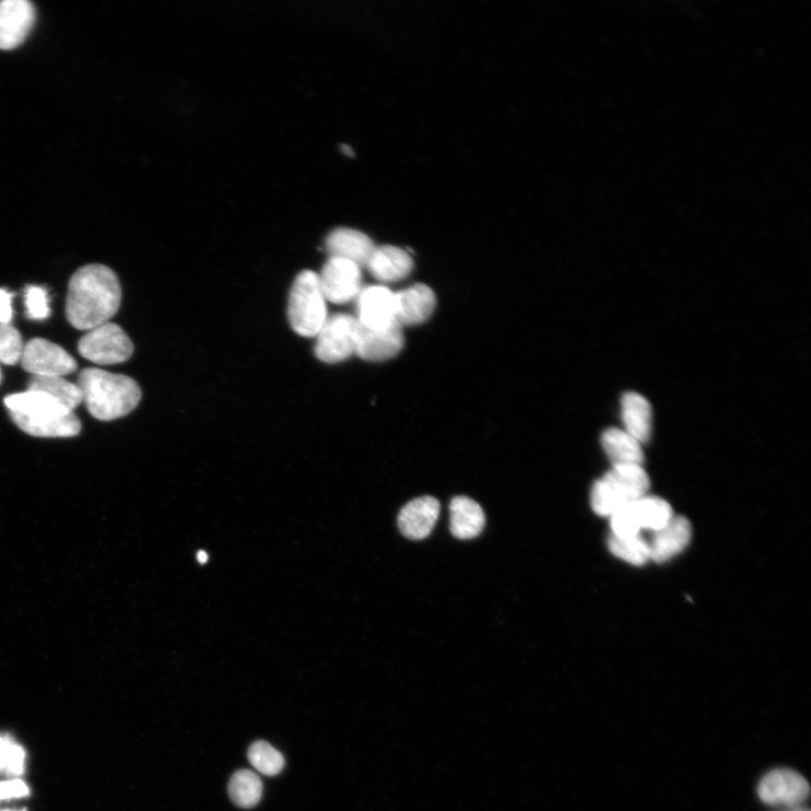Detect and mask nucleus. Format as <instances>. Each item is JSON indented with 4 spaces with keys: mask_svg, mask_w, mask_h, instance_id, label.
<instances>
[{
    "mask_svg": "<svg viewBox=\"0 0 811 811\" xmlns=\"http://www.w3.org/2000/svg\"><path fill=\"white\" fill-rule=\"evenodd\" d=\"M121 301L122 289L117 274L104 266H86L70 279L67 318L80 330H92L108 322L119 312Z\"/></svg>",
    "mask_w": 811,
    "mask_h": 811,
    "instance_id": "nucleus-1",
    "label": "nucleus"
},
{
    "mask_svg": "<svg viewBox=\"0 0 811 811\" xmlns=\"http://www.w3.org/2000/svg\"><path fill=\"white\" fill-rule=\"evenodd\" d=\"M79 388L91 415L108 422L127 416L137 409L141 389L130 377L87 367L79 378Z\"/></svg>",
    "mask_w": 811,
    "mask_h": 811,
    "instance_id": "nucleus-2",
    "label": "nucleus"
},
{
    "mask_svg": "<svg viewBox=\"0 0 811 811\" xmlns=\"http://www.w3.org/2000/svg\"><path fill=\"white\" fill-rule=\"evenodd\" d=\"M650 487L647 472L638 466L613 467L595 484L591 506L600 516H610L646 496Z\"/></svg>",
    "mask_w": 811,
    "mask_h": 811,
    "instance_id": "nucleus-3",
    "label": "nucleus"
},
{
    "mask_svg": "<svg viewBox=\"0 0 811 811\" xmlns=\"http://www.w3.org/2000/svg\"><path fill=\"white\" fill-rule=\"evenodd\" d=\"M287 316L294 331L304 338H316L326 322L327 305L317 273L303 271L294 280L289 297Z\"/></svg>",
    "mask_w": 811,
    "mask_h": 811,
    "instance_id": "nucleus-4",
    "label": "nucleus"
},
{
    "mask_svg": "<svg viewBox=\"0 0 811 811\" xmlns=\"http://www.w3.org/2000/svg\"><path fill=\"white\" fill-rule=\"evenodd\" d=\"M134 348L126 331L116 324L106 322L92 330L80 341V354L99 365L128 361Z\"/></svg>",
    "mask_w": 811,
    "mask_h": 811,
    "instance_id": "nucleus-5",
    "label": "nucleus"
},
{
    "mask_svg": "<svg viewBox=\"0 0 811 811\" xmlns=\"http://www.w3.org/2000/svg\"><path fill=\"white\" fill-rule=\"evenodd\" d=\"M357 320L348 314L329 316L320 329L315 345L318 360L336 364L355 354Z\"/></svg>",
    "mask_w": 811,
    "mask_h": 811,
    "instance_id": "nucleus-6",
    "label": "nucleus"
},
{
    "mask_svg": "<svg viewBox=\"0 0 811 811\" xmlns=\"http://www.w3.org/2000/svg\"><path fill=\"white\" fill-rule=\"evenodd\" d=\"M24 371L39 377H63L78 371V362L61 346L34 339L24 345L21 359Z\"/></svg>",
    "mask_w": 811,
    "mask_h": 811,
    "instance_id": "nucleus-7",
    "label": "nucleus"
},
{
    "mask_svg": "<svg viewBox=\"0 0 811 811\" xmlns=\"http://www.w3.org/2000/svg\"><path fill=\"white\" fill-rule=\"evenodd\" d=\"M318 277L324 297L331 304H348L362 290L361 268L343 258L330 257Z\"/></svg>",
    "mask_w": 811,
    "mask_h": 811,
    "instance_id": "nucleus-8",
    "label": "nucleus"
},
{
    "mask_svg": "<svg viewBox=\"0 0 811 811\" xmlns=\"http://www.w3.org/2000/svg\"><path fill=\"white\" fill-rule=\"evenodd\" d=\"M757 794L766 804L798 808L809 797L810 788L801 774L789 768H778L764 776Z\"/></svg>",
    "mask_w": 811,
    "mask_h": 811,
    "instance_id": "nucleus-9",
    "label": "nucleus"
},
{
    "mask_svg": "<svg viewBox=\"0 0 811 811\" xmlns=\"http://www.w3.org/2000/svg\"><path fill=\"white\" fill-rule=\"evenodd\" d=\"M356 320L371 329H386L396 320V296L383 285L362 287L356 298Z\"/></svg>",
    "mask_w": 811,
    "mask_h": 811,
    "instance_id": "nucleus-10",
    "label": "nucleus"
},
{
    "mask_svg": "<svg viewBox=\"0 0 811 811\" xmlns=\"http://www.w3.org/2000/svg\"><path fill=\"white\" fill-rule=\"evenodd\" d=\"M36 20V11L28 0L0 2V50H14L27 39Z\"/></svg>",
    "mask_w": 811,
    "mask_h": 811,
    "instance_id": "nucleus-11",
    "label": "nucleus"
},
{
    "mask_svg": "<svg viewBox=\"0 0 811 811\" xmlns=\"http://www.w3.org/2000/svg\"><path fill=\"white\" fill-rule=\"evenodd\" d=\"M402 327L398 324L386 329H371L357 321L355 354L372 362L395 357L403 348Z\"/></svg>",
    "mask_w": 811,
    "mask_h": 811,
    "instance_id": "nucleus-12",
    "label": "nucleus"
},
{
    "mask_svg": "<svg viewBox=\"0 0 811 811\" xmlns=\"http://www.w3.org/2000/svg\"><path fill=\"white\" fill-rule=\"evenodd\" d=\"M396 296V320L399 326H416L425 322L434 313L436 297L425 284H414Z\"/></svg>",
    "mask_w": 811,
    "mask_h": 811,
    "instance_id": "nucleus-13",
    "label": "nucleus"
},
{
    "mask_svg": "<svg viewBox=\"0 0 811 811\" xmlns=\"http://www.w3.org/2000/svg\"><path fill=\"white\" fill-rule=\"evenodd\" d=\"M692 539V526L684 516H673L663 528L653 532L649 543L650 561L662 564L681 554Z\"/></svg>",
    "mask_w": 811,
    "mask_h": 811,
    "instance_id": "nucleus-14",
    "label": "nucleus"
},
{
    "mask_svg": "<svg viewBox=\"0 0 811 811\" xmlns=\"http://www.w3.org/2000/svg\"><path fill=\"white\" fill-rule=\"evenodd\" d=\"M438 516V501L423 496L402 507L398 516V527L405 538L423 540L433 531Z\"/></svg>",
    "mask_w": 811,
    "mask_h": 811,
    "instance_id": "nucleus-15",
    "label": "nucleus"
},
{
    "mask_svg": "<svg viewBox=\"0 0 811 811\" xmlns=\"http://www.w3.org/2000/svg\"><path fill=\"white\" fill-rule=\"evenodd\" d=\"M376 247L371 237L351 228H338L326 239V249L330 257L343 258L360 268H366Z\"/></svg>",
    "mask_w": 811,
    "mask_h": 811,
    "instance_id": "nucleus-16",
    "label": "nucleus"
},
{
    "mask_svg": "<svg viewBox=\"0 0 811 811\" xmlns=\"http://www.w3.org/2000/svg\"><path fill=\"white\" fill-rule=\"evenodd\" d=\"M11 418L23 432L36 437H72L82 430V423L73 412L42 416L11 413Z\"/></svg>",
    "mask_w": 811,
    "mask_h": 811,
    "instance_id": "nucleus-17",
    "label": "nucleus"
},
{
    "mask_svg": "<svg viewBox=\"0 0 811 811\" xmlns=\"http://www.w3.org/2000/svg\"><path fill=\"white\" fill-rule=\"evenodd\" d=\"M374 278L385 283H393L408 278L414 268L411 255L396 246L376 247L366 266Z\"/></svg>",
    "mask_w": 811,
    "mask_h": 811,
    "instance_id": "nucleus-18",
    "label": "nucleus"
},
{
    "mask_svg": "<svg viewBox=\"0 0 811 811\" xmlns=\"http://www.w3.org/2000/svg\"><path fill=\"white\" fill-rule=\"evenodd\" d=\"M486 525L484 509L473 499L458 496L450 504V530L460 540H471L481 534Z\"/></svg>",
    "mask_w": 811,
    "mask_h": 811,
    "instance_id": "nucleus-19",
    "label": "nucleus"
},
{
    "mask_svg": "<svg viewBox=\"0 0 811 811\" xmlns=\"http://www.w3.org/2000/svg\"><path fill=\"white\" fill-rule=\"evenodd\" d=\"M602 446L613 467H643L645 455L639 440L619 428H609L602 434Z\"/></svg>",
    "mask_w": 811,
    "mask_h": 811,
    "instance_id": "nucleus-20",
    "label": "nucleus"
},
{
    "mask_svg": "<svg viewBox=\"0 0 811 811\" xmlns=\"http://www.w3.org/2000/svg\"><path fill=\"white\" fill-rule=\"evenodd\" d=\"M622 421L625 432L640 444H646L651 434L653 410L650 402L642 395L626 392L622 397Z\"/></svg>",
    "mask_w": 811,
    "mask_h": 811,
    "instance_id": "nucleus-21",
    "label": "nucleus"
},
{
    "mask_svg": "<svg viewBox=\"0 0 811 811\" xmlns=\"http://www.w3.org/2000/svg\"><path fill=\"white\" fill-rule=\"evenodd\" d=\"M5 404L11 413L27 416H42L71 412L63 408V405L51 396L42 391L27 390L23 393L8 396L5 398Z\"/></svg>",
    "mask_w": 811,
    "mask_h": 811,
    "instance_id": "nucleus-22",
    "label": "nucleus"
},
{
    "mask_svg": "<svg viewBox=\"0 0 811 811\" xmlns=\"http://www.w3.org/2000/svg\"><path fill=\"white\" fill-rule=\"evenodd\" d=\"M640 530L653 532L666 527L674 516L672 506L657 496H644L630 505Z\"/></svg>",
    "mask_w": 811,
    "mask_h": 811,
    "instance_id": "nucleus-23",
    "label": "nucleus"
},
{
    "mask_svg": "<svg viewBox=\"0 0 811 811\" xmlns=\"http://www.w3.org/2000/svg\"><path fill=\"white\" fill-rule=\"evenodd\" d=\"M28 391H42L73 412L83 401V395L79 386L68 383L63 377H39L33 376L28 381Z\"/></svg>",
    "mask_w": 811,
    "mask_h": 811,
    "instance_id": "nucleus-24",
    "label": "nucleus"
},
{
    "mask_svg": "<svg viewBox=\"0 0 811 811\" xmlns=\"http://www.w3.org/2000/svg\"><path fill=\"white\" fill-rule=\"evenodd\" d=\"M228 791L236 806L249 809L261 801L263 783L256 773L249 769H240L232 777Z\"/></svg>",
    "mask_w": 811,
    "mask_h": 811,
    "instance_id": "nucleus-25",
    "label": "nucleus"
},
{
    "mask_svg": "<svg viewBox=\"0 0 811 811\" xmlns=\"http://www.w3.org/2000/svg\"><path fill=\"white\" fill-rule=\"evenodd\" d=\"M608 546L616 559L634 566H644L650 561L648 541L640 536L619 538L610 536Z\"/></svg>",
    "mask_w": 811,
    "mask_h": 811,
    "instance_id": "nucleus-26",
    "label": "nucleus"
},
{
    "mask_svg": "<svg viewBox=\"0 0 811 811\" xmlns=\"http://www.w3.org/2000/svg\"><path fill=\"white\" fill-rule=\"evenodd\" d=\"M249 763L268 777H275L284 767L283 755L271 744L257 741L248 750Z\"/></svg>",
    "mask_w": 811,
    "mask_h": 811,
    "instance_id": "nucleus-27",
    "label": "nucleus"
},
{
    "mask_svg": "<svg viewBox=\"0 0 811 811\" xmlns=\"http://www.w3.org/2000/svg\"><path fill=\"white\" fill-rule=\"evenodd\" d=\"M26 753L11 736H0V772L11 777L23 776Z\"/></svg>",
    "mask_w": 811,
    "mask_h": 811,
    "instance_id": "nucleus-28",
    "label": "nucleus"
},
{
    "mask_svg": "<svg viewBox=\"0 0 811 811\" xmlns=\"http://www.w3.org/2000/svg\"><path fill=\"white\" fill-rule=\"evenodd\" d=\"M23 351L20 331L11 324H0V362L15 365L21 361Z\"/></svg>",
    "mask_w": 811,
    "mask_h": 811,
    "instance_id": "nucleus-29",
    "label": "nucleus"
},
{
    "mask_svg": "<svg viewBox=\"0 0 811 811\" xmlns=\"http://www.w3.org/2000/svg\"><path fill=\"white\" fill-rule=\"evenodd\" d=\"M50 299L47 290L28 285L25 289L26 316L33 320H45L50 314Z\"/></svg>",
    "mask_w": 811,
    "mask_h": 811,
    "instance_id": "nucleus-30",
    "label": "nucleus"
},
{
    "mask_svg": "<svg viewBox=\"0 0 811 811\" xmlns=\"http://www.w3.org/2000/svg\"><path fill=\"white\" fill-rule=\"evenodd\" d=\"M28 796V786L20 779L0 783V801L13 798H24Z\"/></svg>",
    "mask_w": 811,
    "mask_h": 811,
    "instance_id": "nucleus-31",
    "label": "nucleus"
},
{
    "mask_svg": "<svg viewBox=\"0 0 811 811\" xmlns=\"http://www.w3.org/2000/svg\"><path fill=\"white\" fill-rule=\"evenodd\" d=\"M14 294L0 289V324H10L13 318L12 301Z\"/></svg>",
    "mask_w": 811,
    "mask_h": 811,
    "instance_id": "nucleus-32",
    "label": "nucleus"
},
{
    "mask_svg": "<svg viewBox=\"0 0 811 811\" xmlns=\"http://www.w3.org/2000/svg\"><path fill=\"white\" fill-rule=\"evenodd\" d=\"M343 153H348L346 155H350V156L353 155V151L349 149V146L346 145H343Z\"/></svg>",
    "mask_w": 811,
    "mask_h": 811,
    "instance_id": "nucleus-33",
    "label": "nucleus"
},
{
    "mask_svg": "<svg viewBox=\"0 0 811 811\" xmlns=\"http://www.w3.org/2000/svg\"><path fill=\"white\" fill-rule=\"evenodd\" d=\"M791 811H809V810H808V809H802V808H799V807H798V808H795V809H794V810H791Z\"/></svg>",
    "mask_w": 811,
    "mask_h": 811,
    "instance_id": "nucleus-34",
    "label": "nucleus"
},
{
    "mask_svg": "<svg viewBox=\"0 0 811 811\" xmlns=\"http://www.w3.org/2000/svg\"><path fill=\"white\" fill-rule=\"evenodd\" d=\"M2 811H13V810H2ZM22 811H26V810H22Z\"/></svg>",
    "mask_w": 811,
    "mask_h": 811,
    "instance_id": "nucleus-35",
    "label": "nucleus"
}]
</instances>
